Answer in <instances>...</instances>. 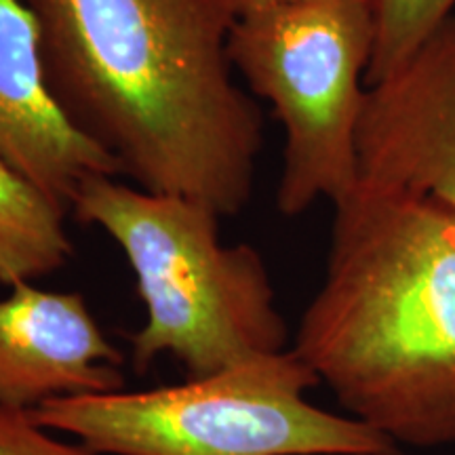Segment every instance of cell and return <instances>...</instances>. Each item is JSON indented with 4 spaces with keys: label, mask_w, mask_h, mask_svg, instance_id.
I'll return each mask as SVG.
<instances>
[{
    "label": "cell",
    "mask_w": 455,
    "mask_h": 455,
    "mask_svg": "<svg viewBox=\"0 0 455 455\" xmlns=\"http://www.w3.org/2000/svg\"><path fill=\"white\" fill-rule=\"evenodd\" d=\"M293 3H308V0H232L236 15L253 13V11L278 7V4H293Z\"/></svg>",
    "instance_id": "12"
},
{
    "label": "cell",
    "mask_w": 455,
    "mask_h": 455,
    "mask_svg": "<svg viewBox=\"0 0 455 455\" xmlns=\"http://www.w3.org/2000/svg\"><path fill=\"white\" fill-rule=\"evenodd\" d=\"M70 213L101 228L133 270L146 308L131 335L138 373L173 356L196 379L284 350L287 325L264 258L251 244L221 243L213 209L93 175Z\"/></svg>",
    "instance_id": "3"
},
{
    "label": "cell",
    "mask_w": 455,
    "mask_h": 455,
    "mask_svg": "<svg viewBox=\"0 0 455 455\" xmlns=\"http://www.w3.org/2000/svg\"><path fill=\"white\" fill-rule=\"evenodd\" d=\"M123 361L81 293L21 283L0 299V407L123 390Z\"/></svg>",
    "instance_id": "7"
},
{
    "label": "cell",
    "mask_w": 455,
    "mask_h": 455,
    "mask_svg": "<svg viewBox=\"0 0 455 455\" xmlns=\"http://www.w3.org/2000/svg\"><path fill=\"white\" fill-rule=\"evenodd\" d=\"M356 148L358 181L401 188L455 218V13L367 87Z\"/></svg>",
    "instance_id": "6"
},
{
    "label": "cell",
    "mask_w": 455,
    "mask_h": 455,
    "mask_svg": "<svg viewBox=\"0 0 455 455\" xmlns=\"http://www.w3.org/2000/svg\"><path fill=\"white\" fill-rule=\"evenodd\" d=\"M375 41L369 0H308L236 15L230 64L284 129L276 207L287 218L358 186V123Z\"/></svg>",
    "instance_id": "5"
},
{
    "label": "cell",
    "mask_w": 455,
    "mask_h": 455,
    "mask_svg": "<svg viewBox=\"0 0 455 455\" xmlns=\"http://www.w3.org/2000/svg\"><path fill=\"white\" fill-rule=\"evenodd\" d=\"M55 435L34 422L30 411L0 407V455H104Z\"/></svg>",
    "instance_id": "11"
},
{
    "label": "cell",
    "mask_w": 455,
    "mask_h": 455,
    "mask_svg": "<svg viewBox=\"0 0 455 455\" xmlns=\"http://www.w3.org/2000/svg\"><path fill=\"white\" fill-rule=\"evenodd\" d=\"M51 98L74 129L155 195L238 215L264 144L232 78V0H24Z\"/></svg>",
    "instance_id": "1"
},
{
    "label": "cell",
    "mask_w": 455,
    "mask_h": 455,
    "mask_svg": "<svg viewBox=\"0 0 455 455\" xmlns=\"http://www.w3.org/2000/svg\"><path fill=\"white\" fill-rule=\"evenodd\" d=\"M375 41L365 84L384 81L409 55L453 15L455 0H369Z\"/></svg>",
    "instance_id": "10"
},
{
    "label": "cell",
    "mask_w": 455,
    "mask_h": 455,
    "mask_svg": "<svg viewBox=\"0 0 455 455\" xmlns=\"http://www.w3.org/2000/svg\"><path fill=\"white\" fill-rule=\"evenodd\" d=\"M333 207L325 281L293 352L396 445H455V218L367 181Z\"/></svg>",
    "instance_id": "2"
},
{
    "label": "cell",
    "mask_w": 455,
    "mask_h": 455,
    "mask_svg": "<svg viewBox=\"0 0 455 455\" xmlns=\"http://www.w3.org/2000/svg\"><path fill=\"white\" fill-rule=\"evenodd\" d=\"M0 155L68 213L89 178L121 175L51 98L38 24L24 0H0Z\"/></svg>",
    "instance_id": "8"
},
{
    "label": "cell",
    "mask_w": 455,
    "mask_h": 455,
    "mask_svg": "<svg viewBox=\"0 0 455 455\" xmlns=\"http://www.w3.org/2000/svg\"><path fill=\"white\" fill-rule=\"evenodd\" d=\"M316 384L291 348L184 384L53 398L30 415L104 455H401L361 419L306 401Z\"/></svg>",
    "instance_id": "4"
},
{
    "label": "cell",
    "mask_w": 455,
    "mask_h": 455,
    "mask_svg": "<svg viewBox=\"0 0 455 455\" xmlns=\"http://www.w3.org/2000/svg\"><path fill=\"white\" fill-rule=\"evenodd\" d=\"M68 212L0 155V284L15 287L61 270L74 247Z\"/></svg>",
    "instance_id": "9"
}]
</instances>
